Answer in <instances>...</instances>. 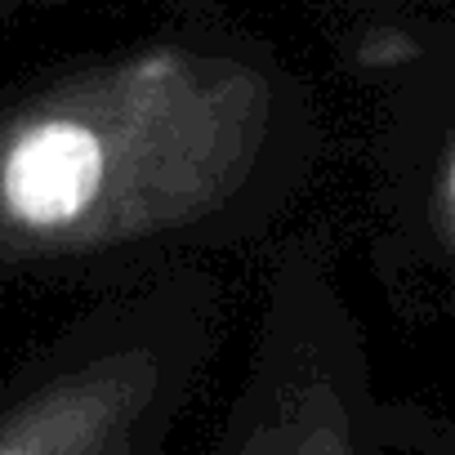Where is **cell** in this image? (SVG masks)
I'll use <instances>...</instances> for the list:
<instances>
[{
  "instance_id": "7a4b0ae2",
  "label": "cell",
  "mask_w": 455,
  "mask_h": 455,
  "mask_svg": "<svg viewBox=\"0 0 455 455\" xmlns=\"http://www.w3.org/2000/svg\"><path fill=\"white\" fill-rule=\"evenodd\" d=\"M384 428L331 251L295 233L268 264L251 366L214 455H379Z\"/></svg>"
},
{
  "instance_id": "277c9868",
  "label": "cell",
  "mask_w": 455,
  "mask_h": 455,
  "mask_svg": "<svg viewBox=\"0 0 455 455\" xmlns=\"http://www.w3.org/2000/svg\"><path fill=\"white\" fill-rule=\"evenodd\" d=\"M174 10H210L219 0H165ZM326 5H344V10H357V14H419V5H437V0H326Z\"/></svg>"
},
{
  "instance_id": "6da1fadb",
  "label": "cell",
  "mask_w": 455,
  "mask_h": 455,
  "mask_svg": "<svg viewBox=\"0 0 455 455\" xmlns=\"http://www.w3.org/2000/svg\"><path fill=\"white\" fill-rule=\"evenodd\" d=\"M179 14L0 116V264L130 286L268 237L313 188L326 125L291 59Z\"/></svg>"
},
{
  "instance_id": "3957f363",
  "label": "cell",
  "mask_w": 455,
  "mask_h": 455,
  "mask_svg": "<svg viewBox=\"0 0 455 455\" xmlns=\"http://www.w3.org/2000/svg\"><path fill=\"white\" fill-rule=\"evenodd\" d=\"M357 76L375 90L371 179L388 251L455 304V14L371 28Z\"/></svg>"
}]
</instances>
